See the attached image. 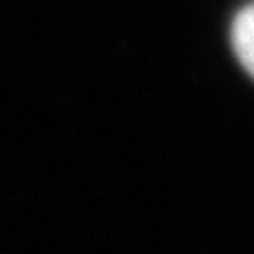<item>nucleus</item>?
<instances>
[{
  "label": "nucleus",
  "mask_w": 254,
  "mask_h": 254,
  "mask_svg": "<svg viewBox=\"0 0 254 254\" xmlns=\"http://www.w3.org/2000/svg\"><path fill=\"white\" fill-rule=\"evenodd\" d=\"M232 45L241 65L254 76V4L234 18Z\"/></svg>",
  "instance_id": "obj_1"
}]
</instances>
